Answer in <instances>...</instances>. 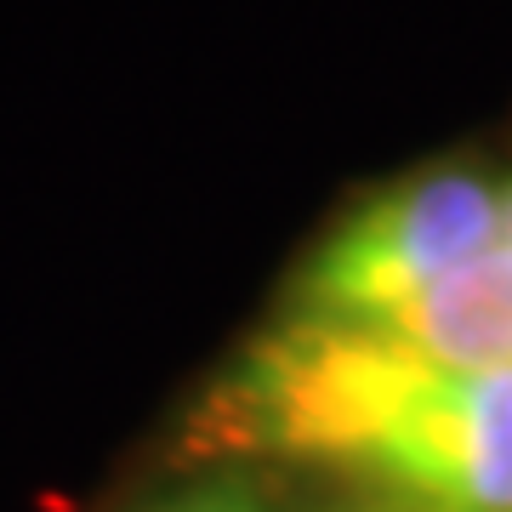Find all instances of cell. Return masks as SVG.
I'll return each instance as SVG.
<instances>
[{
    "mask_svg": "<svg viewBox=\"0 0 512 512\" xmlns=\"http://www.w3.org/2000/svg\"><path fill=\"white\" fill-rule=\"evenodd\" d=\"M234 439L365 478L399 512H512V370L393 365L325 319H279L222 393Z\"/></svg>",
    "mask_w": 512,
    "mask_h": 512,
    "instance_id": "obj_1",
    "label": "cell"
},
{
    "mask_svg": "<svg viewBox=\"0 0 512 512\" xmlns=\"http://www.w3.org/2000/svg\"><path fill=\"white\" fill-rule=\"evenodd\" d=\"M148 512H268V507H262V495L251 484L217 478V484H194V490L171 495V501H160V507H148Z\"/></svg>",
    "mask_w": 512,
    "mask_h": 512,
    "instance_id": "obj_3",
    "label": "cell"
},
{
    "mask_svg": "<svg viewBox=\"0 0 512 512\" xmlns=\"http://www.w3.org/2000/svg\"><path fill=\"white\" fill-rule=\"evenodd\" d=\"M501 188L473 171H427L336 222L291 285L296 319H370L433 291L495 245Z\"/></svg>",
    "mask_w": 512,
    "mask_h": 512,
    "instance_id": "obj_2",
    "label": "cell"
},
{
    "mask_svg": "<svg viewBox=\"0 0 512 512\" xmlns=\"http://www.w3.org/2000/svg\"><path fill=\"white\" fill-rule=\"evenodd\" d=\"M495 239H501V245H512V183L501 188V211H495Z\"/></svg>",
    "mask_w": 512,
    "mask_h": 512,
    "instance_id": "obj_4",
    "label": "cell"
}]
</instances>
